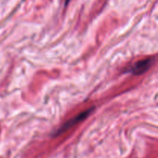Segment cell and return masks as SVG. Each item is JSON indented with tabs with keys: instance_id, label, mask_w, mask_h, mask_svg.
<instances>
[{
	"instance_id": "obj_3",
	"label": "cell",
	"mask_w": 158,
	"mask_h": 158,
	"mask_svg": "<svg viewBox=\"0 0 158 158\" xmlns=\"http://www.w3.org/2000/svg\"><path fill=\"white\" fill-rule=\"evenodd\" d=\"M69 1H70V0H65V6H66V5L69 2Z\"/></svg>"
},
{
	"instance_id": "obj_2",
	"label": "cell",
	"mask_w": 158,
	"mask_h": 158,
	"mask_svg": "<svg viewBox=\"0 0 158 158\" xmlns=\"http://www.w3.org/2000/svg\"><path fill=\"white\" fill-rule=\"evenodd\" d=\"M153 61H154L153 58H148L145 59V60H139L135 64H134V66L131 67V72L134 74H137V75L143 74V73L146 72L151 68Z\"/></svg>"
},
{
	"instance_id": "obj_1",
	"label": "cell",
	"mask_w": 158,
	"mask_h": 158,
	"mask_svg": "<svg viewBox=\"0 0 158 158\" xmlns=\"http://www.w3.org/2000/svg\"><path fill=\"white\" fill-rule=\"evenodd\" d=\"M92 111H93L92 108H89V109H87L86 111L83 112H81L80 114H79L78 116H77L76 117L71 119L70 120H69L68 122H66V123L63 124V125H62L60 128H59L58 129H57L56 134L58 135V134H60V133H63V132H65L66 130L70 129L71 127H73V126H74L75 125H77L79 122H81V121H83V119H86V118L87 117V116H89L91 112H92Z\"/></svg>"
}]
</instances>
